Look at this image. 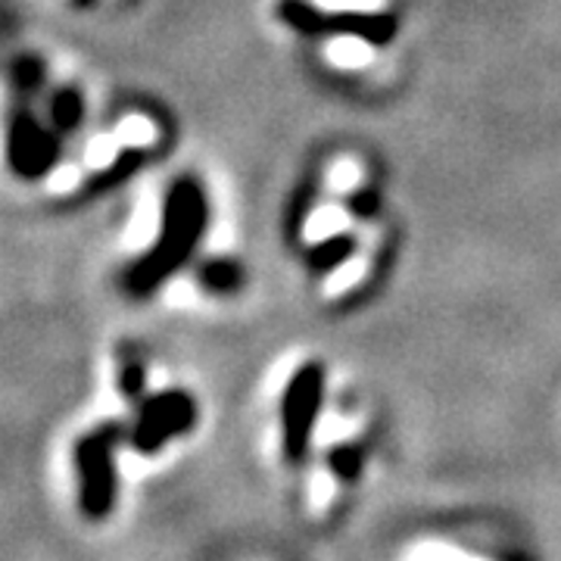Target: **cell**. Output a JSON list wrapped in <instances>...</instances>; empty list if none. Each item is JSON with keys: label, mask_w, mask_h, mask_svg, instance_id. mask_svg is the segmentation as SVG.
I'll list each match as a JSON object with an SVG mask.
<instances>
[{"label": "cell", "mask_w": 561, "mask_h": 561, "mask_svg": "<svg viewBox=\"0 0 561 561\" xmlns=\"http://www.w3.org/2000/svg\"><path fill=\"white\" fill-rule=\"evenodd\" d=\"M203 231V194L184 181L172 191V203H169V219H165V231H162L160 250L153 253V260L144 262L140 278L157 280L165 275V268H172L175 262L184 260V253L194 247Z\"/></svg>", "instance_id": "1"}, {"label": "cell", "mask_w": 561, "mask_h": 561, "mask_svg": "<svg viewBox=\"0 0 561 561\" xmlns=\"http://www.w3.org/2000/svg\"><path fill=\"white\" fill-rule=\"evenodd\" d=\"M321 371L316 365H306L290 381L280 405V421H284V456L290 461H300L309 449L316 419L321 409Z\"/></svg>", "instance_id": "2"}, {"label": "cell", "mask_w": 561, "mask_h": 561, "mask_svg": "<svg viewBox=\"0 0 561 561\" xmlns=\"http://www.w3.org/2000/svg\"><path fill=\"white\" fill-rule=\"evenodd\" d=\"M191 424H194V402L184 393H165V397H157L144 405L135 443L140 453H157L162 443L184 434Z\"/></svg>", "instance_id": "3"}, {"label": "cell", "mask_w": 561, "mask_h": 561, "mask_svg": "<svg viewBox=\"0 0 561 561\" xmlns=\"http://www.w3.org/2000/svg\"><path fill=\"white\" fill-rule=\"evenodd\" d=\"M203 280H206L209 287H216V290H231V287L241 280V272H238L231 262H213V265H206Z\"/></svg>", "instance_id": "4"}, {"label": "cell", "mask_w": 561, "mask_h": 561, "mask_svg": "<svg viewBox=\"0 0 561 561\" xmlns=\"http://www.w3.org/2000/svg\"><path fill=\"white\" fill-rule=\"evenodd\" d=\"M331 465H334L337 478H343V481H356L362 465L359 449H356V446H341V449L331 456Z\"/></svg>", "instance_id": "5"}]
</instances>
